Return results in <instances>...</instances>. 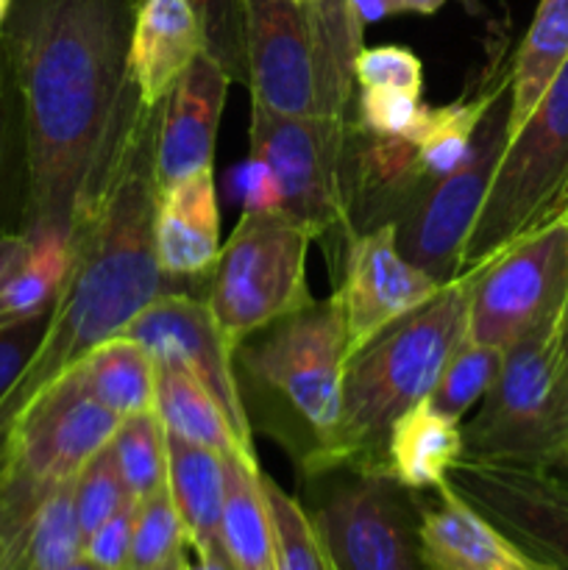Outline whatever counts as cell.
<instances>
[{
	"instance_id": "ffe728a7",
	"label": "cell",
	"mask_w": 568,
	"mask_h": 570,
	"mask_svg": "<svg viewBox=\"0 0 568 570\" xmlns=\"http://www.w3.org/2000/svg\"><path fill=\"white\" fill-rule=\"evenodd\" d=\"M154 234L159 267L173 282H187L212 271L223 248L212 167L161 189Z\"/></svg>"
},
{
	"instance_id": "e575fe53",
	"label": "cell",
	"mask_w": 568,
	"mask_h": 570,
	"mask_svg": "<svg viewBox=\"0 0 568 570\" xmlns=\"http://www.w3.org/2000/svg\"><path fill=\"white\" fill-rule=\"evenodd\" d=\"M432 106L421 100V95L401 92V89L368 87L356 98V120L360 131L379 134V137H401L421 142L429 126Z\"/></svg>"
},
{
	"instance_id": "74e56055",
	"label": "cell",
	"mask_w": 568,
	"mask_h": 570,
	"mask_svg": "<svg viewBox=\"0 0 568 570\" xmlns=\"http://www.w3.org/2000/svg\"><path fill=\"white\" fill-rule=\"evenodd\" d=\"M354 81L360 89L384 87L401 89V92L410 95H421L423 65L412 50L399 48V45L362 48L354 61Z\"/></svg>"
},
{
	"instance_id": "836d02e7",
	"label": "cell",
	"mask_w": 568,
	"mask_h": 570,
	"mask_svg": "<svg viewBox=\"0 0 568 570\" xmlns=\"http://www.w3.org/2000/svg\"><path fill=\"white\" fill-rule=\"evenodd\" d=\"M128 499H134V495L128 493L126 482H123L115 451H111V445H106L72 479V504H76L78 529H81L84 540L106 518L115 515Z\"/></svg>"
},
{
	"instance_id": "c3c4849f",
	"label": "cell",
	"mask_w": 568,
	"mask_h": 570,
	"mask_svg": "<svg viewBox=\"0 0 568 570\" xmlns=\"http://www.w3.org/2000/svg\"><path fill=\"white\" fill-rule=\"evenodd\" d=\"M401 3H404V11H412V14H434L440 6H445V0H401Z\"/></svg>"
},
{
	"instance_id": "9a60e30c",
	"label": "cell",
	"mask_w": 568,
	"mask_h": 570,
	"mask_svg": "<svg viewBox=\"0 0 568 570\" xmlns=\"http://www.w3.org/2000/svg\"><path fill=\"white\" fill-rule=\"evenodd\" d=\"M440 287L443 284L438 278L401 254L393 223L351 234L337 287L349 328V356L395 321L427 304Z\"/></svg>"
},
{
	"instance_id": "b9f144b4",
	"label": "cell",
	"mask_w": 568,
	"mask_h": 570,
	"mask_svg": "<svg viewBox=\"0 0 568 570\" xmlns=\"http://www.w3.org/2000/svg\"><path fill=\"white\" fill-rule=\"evenodd\" d=\"M568 440V351L562 356L560 373H557L555 393H551L549 412H546L543 423V460L557 449V445ZM540 460V465H543Z\"/></svg>"
},
{
	"instance_id": "30bf717a",
	"label": "cell",
	"mask_w": 568,
	"mask_h": 570,
	"mask_svg": "<svg viewBox=\"0 0 568 570\" xmlns=\"http://www.w3.org/2000/svg\"><path fill=\"white\" fill-rule=\"evenodd\" d=\"M310 515L337 570H427L418 549V495L388 473H351Z\"/></svg>"
},
{
	"instance_id": "cb8c5ba5",
	"label": "cell",
	"mask_w": 568,
	"mask_h": 570,
	"mask_svg": "<svg viewBox=\"0 0 568 570\" xmlns=\"http://www.w3.org/2000/svg\"><path fill=\"white\" fill-rule=\"evenodd\" d=\"M223 549L234 570H276L273 523L259 462L223 454Z\"/></svg>"
},
{
	"instance_id": "277c9868",
	"label": "cell",
	"mask_w": 568,
	"mask_h": 570,
	"mask_svg": "<svg viewBox=\"0 0 568 570\" xmlns=\"http://www.w3.org/2000/svg\"><path fill=\"white\" fill-rule=\"evenodd\" d=\"M259 334L245 340L234 351V360L251 382L282 401L295 432L304 438L295 465L306 479H317L343 410V373L349 362L343 301L337 293L326 301H312Z\"/></svg>"
},
{
	"instance_id": "d4e9b609",
	"label": "cell",
	"mask_w": 568,
	"mask_h": 570,
	"mask_svg": "<svg viewBox=\"0 0 568 570\" xmlns=\"http://www.w3.org/2000/svg\"><path fill=\"white\" fill-rule=\"evenodd\" d=\"M78 382L89 395L117 417H131L154 410L156 362L137 340L111 337L72 365Z\"/></svg>"
},
{
	"instance_id": "8fae6325",
	"label": "cell",
	"mask_w": 568,
	"mask_h": 570,
	"mask_svg": "<svg viewBox=\"0 0 568 570\" xmlns=\"http://www.w3.org/2000/svg\"><path fill=\"white\" fill-rule=\"evenodd\" d=\"M451 490L551 570H568V482L543 465L477 462L462 456Z\"/></svg>"
},
{
	"instance_id": "4316f807",
	"label": "cell",
	"mask_w": 568,
	"mask_h": 570,
	"mask_svg": "<svg viewBox=\"0 0 568 570\" xmlns=\"http://www.w3.org/2000/svg\"><path fill=\"white\" fill-rule=\"evenodd\" d=\"M154 412L159 415L161 426L173 438L187 443L204 445L217 454H243L259 462L243 449L239 438L234 434L232 423L221 412L206 387L195 382L184 367L156 365V401Z\"/></svg>"
},
{
	"instance_id": "484cf974",
	"label": "cell",
	"mask_w": 568,
	"mask_h": 570,
	"mask_svg": "<svg viewBox=\"0 0 568 570\" xmlns=\"http://www.w3.org/2000/svg\"><path fill=\"white\" fill-rule=\"evenodd\" d=\"M568 61V0H540L529 31L510 65V134L532 115L538 100Z\"/></svg>"
},
{
	"instance_id": "44dd1931",
	"label": "cell",
	"mask_w": 568,
	"mask_h": 570,
	"mask_svg": "<svg viewBox=\"0 0 568 570\" xmlns=\"http://www.w3.org/2000/svg\"><path fill=\"white\" fill-rule=\"evenodd\" d=\"M200 50L204 33L187 0H143L128 48L143 104L159 106Z\"/></svg>"
},
{
	"instance_id": "ba28073f",
	"label": "cell",
	"mask_w": 568,
	"mask_h": 570,
	"mask_svg": "<svg viewBox=\"0 0 568 570\" xmlns=\"http://www.w3.org/2000/svg\"><path fill=\"white\" fill-rule=\"evenodd\" d=\"M510 104L512 89L507 70L499 92L479 122L468 159L449 176L429 184L393 223L401 254L440 284L460 276L462 248L493 181L501 150L510 139Z\"/></svg>"
},
{
	"instance_id": "d590c367",
	"label": "cell",
	"mask_w": 568,
	"mask_h": 570,
	"mask_svg": "<svg viewBox=\"0 0 568 570\" xmlns=\"http://www.w3.org/2000/svg\"><path fill=\"white\" fill-rule=\"evenodd\" d=\"M204 33V50L228 72L232 81L248 83L243 0H187Z\"/></svg>"
},
{
	"instance_id": "52a82bcc",
	"label": "cell",
	"mask_w": 568,
	"mask_h": 570,
	"mask_svg": "<svg viewBox=\"0 0 568 570\" xmlns=\"http://www.w3.org/2000/svg\"><path fill=\"white\" fill-rule=\"evenodd\" d=\"M568 351V304L505 348L477 417L462 426L466 460L540 465L543 423Z\"/></svg>"
},
{
	"instance_id": "ac0fdd59",
	"label": "cell",
	"mask_w": 568,
	"mask_h": 570,
	"mask_svg": "<svg viewBox=\"0 0 568 570\" xmlns=\"http://www.w3.org/2000/svg\"><path fill=\"white\" fill-rule=\"evenodd\" d=\"M306 33L315 70V122L329 159L345 178L349 139L354 131L351 98H354V61L362 45V22L351 0H310L304 9ZM349 189V178H345Z\"/></svg>"
},
{
	"instance_id": "60d3db41",
	"label": "cell",
	"mask_w": 568,
	"mask_h": 570,
	"mask_svg": "<svg viewBox=\"0 0 568 570\" xmlns=\"http://www.w3.org/2000/svg\"><path fill=\"white\" fill-rule=\"evenodd\" d=\"M11 95L14 92V81H11L9 61H6L3 39H0V217H3L6 198H9V165H11ZM0 232H6L0 223Z\"/></svg>"
},
{
	"instance_id": "9c48e42d",
	"label": "cell",
	"mask_w": 568,
	"mask_h": 570,
	"mask_svg": "<svg viewBox=\"0 0 568 570\" xmlns=\"http://www.w3.org/2000/svg\"><path fill=\"white\" fill-rule=\"evenodd\" d=\"M471 276L466 337L507 348L568 304V215L512 243Z\"/></svg>"
},
{
	"instance_id": "7dc6e473",
	"label": "cell",
	"mask_w": 568,
	"mask_h": 570,
	"mask_svg": "<svg viewBox=\"0 0 568 570\" xmlns=\"http://www.w3.org/2000/svg\"><path fill=\"white\" fill-rule=\"evenodd\" d=\"M187 570H234L228 557H198L195 554V562L187 560Z\"/></svg>"
},
{
	"instance_id": "4fadbf2b",
	"label": "cell",
	"mask_w": 568,
	"mask_h": 570,
	"mask_svg": "<svg viewBox=\"0 0 568 570\" xmlns=\"http://www.w3.org/2000/svg\"><path fill=\"white\" fill-rule=\"evenodd\" d=\"M117 423L120 417L98 404L70 367L17 412L9 462L37 482L59 488L111 443Z\"/></svg>"
},
{
	"instance_id": "4dcf8cb0",
	"label": "cell",
	"mask_w": 568,
	"mask_h": 570,
	"mask_svg": "<svg viewBox=\"0 0 568 570\" xmlns=\"http://www.w3.org/2000/svg\"><path fill=\"white\" fill-rule=\"evenodd\" d=\"M262 488L271 507L276 570H337L312 523L310 510L301 507L298 499L284 493L265 471H262Z\"/></svg>"
},
{
	"instance_id": "f907efd6",
	"label": "cell",
	"mask_w": 568,
	"mask_h": 570,
	"mask_svg": "<svg viewBox=\"0 0 568 570\" xmlns=\"http://www.w3.org/2000/svg\"><path fill=\"white\" fill-rule=\"evenodd\" d=\"M65 570H104V568H98L92 560H87V557H78V560L72 562L70 568H65Z\"/></svg>"
},
{
	"instance_id": "f1b7e54d",
	"label": "cell",
	"mask_w": 568,
	"mask_h": 570,
	"mask_svg": "<svg viewBox=\"0 0 568 570\" xmlns=\"http://www.w3.org/2000/svg\"><path fill=\"white\" fill-rule=\"evenodd\" d=\"M78 557H84V534L72 504V479H67L39 507L20 549L6 560L3 570H65Z\"/></svg>"
},
{
	"instance_id": "d6a6232c",
	"label": "cell",
	"mask_w": 568,
	"mask_h": 570,
	"mask_svg": "<svg viewBox=\"0 0 568 570\" xmlns=\"http://www.w3.org/2000/svg\"><path fill=\"white\" fill-rule=\"evenodd\" d=\"M187 549L182 518L170 499V490L137 501V521H134L131 554L126 570H159L170 557Z\"/></svg>"
},
{
	"instance_id": "5bb4252c",
	"label": "cell",
	"mask_w": 568,
	"mask_h": 570,
	"mask_svg": "<svg viewBox=\"0 0 568 570\" xmlns=\"http://www.w3.org/2000/svg\"><path fill=\"white\" fill-rule=\"evenodd\" d=\"M251 156L265 161L282 189L284 212L315 239L343 228L351 237L345 178L323 148L315 117L278 115L251 100Z\"/></svg>"
},
{
	"instance_id": "5b68a950",
	"label": "cell",
	"mask_w": 568,
	"mask_h": 570,
	"mask_svg": "<svg viewBox=\"0 0 568 570\" xmlns=\"http://www.w3.org/2000/svg\"><path fill=\"white\" fill-rule=\"evenodd\" d=\"M562 215H568V61L507 139L462 248L460 276Z\"/></svg>"
},
{
	"instance_id": "ee69618b",
	"label": "cell",
	"mask_w": 568,
	"mask_h": 570,
	"mask_svg": "<svg viewBox=\"0 0 568 570\" xmlns=\"http://www.w3.org/2000/svg\"><path fill=\"white\" fill-rule=\"evenodd\" d=\"M351 6H354V14L362 22V28L371 26V22L388 20L393 14H404L401 0H351Z\"/></svg>"
},
{
	"instance_id": "83f0119b",
	"label": "cell",
	"mask_w": 568,
	"mask_h": 570,
	"mask_svg": "<svg viewBox=\"0 0 568 570\" xmlns=\"http://www.w3.org/2000/svg\"><path fill=\"white\" fill-rule=\"evenodd\" d=\"M70 265V234L53 228L28 234V254L0 284V326L53 309Z\"/></svg>"
},
{
	"instance_id": "8d00e7d4",
	"label": "cell",
	"mask_w": 568,
	"mask_h": 570,
	"mask_svg": "<svg viewBox=\"0 0 568 570\" xmlns=\"http://www.w3.org/2000/svg\"><path fill=\"white\" fill-rule=\"evenodd\" d=\"M56 309V306H53ZM53 309L0 326V404L14 393L50 332Z\"/></svg>"
},
{
	"instance_id": "7c38bea8",
	"label": "cell",
	"mask_w": 568,
	"mask_h": 570,
	"mask_svg": "<svg viewBox=\"0 0 568 570\" xmlns=\"http://www.w3.org/2000/svg\"><path fill=\"white\" fill-rule=\"evenodd\" d=\"M126 337L137 340L156 365H178L206 387L215 399L243 449L256 456L254 429L245 410L243 387L237 382L234 348L223 337L215 315L204 298L193 293H167L156 298L145 312H139L126 328Z\"/></svg>"
},
{
	"instance_id": "8992f818",
	"label": "cell",
	"mask_w": 568,
	"mask_h": 570,
	"mask_svg": "<svg viewBox=\"0 0 568 570\" xmlns=\"http://www.w3.org/2000/svg\"><path fill=\"white\" fill-rule=\"evenodd\" d=\"M312 243L287 215L243 212L212 265L204 298L234 351L315 301L306 284Z\"/></svg>"
},
{
	"instance_id": "d6986e66",
	"label": "cell",
	"mask_w": 568,
	"mask_h": 570,
	"mask_svg": "<svg viewBox=\"0 0 568 570\" xmlns=\"http://www.w3.org/2000/svg\"><path fill=\"white\" fill-rule=\"evenodd\" d=\"M418 549L427 570H551L445 482L429 501L418 499Z\"/></svg>"
},
{
	"instance_id": "7bdbcfd3",
	"label": "cell",
	"mask_w": 568,
	"mask_h": 570,
	"mask_svg": "<svg viewBox=\"0 0 568 570\" xmlns=\"http://www.w3.org/2000/svg\"><path fill=\"white\" fill-rule=\"evenodd\" d=\"M28 254V234L26 232H0V284L14 271Z\"/></svg>"
},
{
	"instance_id": "7a4b0ae2",
	"label": "cell",
	"mask_w": 568,
	"mask_h": 570,
	"mask_svg": "<svg viewBox=\"0 0 568 570\" xmlns=\"http://www.w3.org/2000/svg\"><path fill=\"white\" fill-rule=\"evenodd\" d=\"M159 106H145L98 209L72 234V265L50 332L14 393L17 412L92 348L120 337L156 298L176 293L156 256V134ZM176 284V282H173Z\"/></svg>"
},
{
	"instance_id": "7402d4cb",
	"label": "cell",
	"mask_w": 568,
	"mask_h": 570,
	"mask_svg": "<svg viewBox=\"0 0 568 570\" xmlns=\"http://www.w3.org/2000/svg\"><path fill=\"white\" fill-rule=\"evenodd\" d=\"M466 456L462 421H454L423 399L390 426L382 451V471L412 493H432Z\"/></svg>"
},
{
	"instance_id": "f6af8a7d",
	"label": "cell",
	"mask_w": 568,
	"mask_h": 570,
	"mask_svg": "<svg viewBox=\"0 0 568 570\" xmlns=\"http://www.w3.org/2000/svg\"><path fill=\"white\" fill-rule=\"evenodd\" d=\"M14 417H17V406L6 399L3 404H0V465H3L6 454H9L11 426H14Z\"/></svg>"
},
{
	"instance_id": "bcb514c9",
	"label": "cell",
	"mask_w": 568,
	"mask_h": 570,
	"mask_svg": "<svg viewBox=\"0 0 568 570\" xmlns=\"http://www.w3.org/2000/svg\"><path fill=\"white\" fill-rule=\"evenodd\" d=\"M543 468H546V471L555 473V476L566 479V482H568V440H562V443L557 445V449L551 451L549 456H546Z\"/></svg>"
},
{
	"instance_id": "1f68e13d",
	"label": "cell",
	"mask_w": 568,
	"mask_h": 570,
	"mask_svg": "<svg viewBox=\"0 0 568 570\" xmlns=\"http://www.w3.org/2000/svg\"><path fill=\"white\" fill-rule=\"evenodd\" d=\"M501 360H505V348L462 337L454 354L445 362L429 399L440 412H445L454 421H462L493 387Z\"/></svg>"
},
{
	"instance_id": "816d5d0a",
	"label": "cell",
	"mask_w": 568,
	"mask_h": 570,
	"mask_svg": "<svg viewBox=\"0 0 568 570\" xmlns=\"http://www.w3.org/2000/svg\"><path fill=\"white\" fill-rule=\"evenodd\" d=\"M9 9H11V0H0V28H3L6 17H9Z\"/></svg>"
},
{
	"instance_id": "2e32d148",
	"label": "cell",
	"mask_w": 568,
	"mask_h": 570,
	"mask_svg": "<svg viewBox=\"0 0 568 570\" xmlns=\"http://www.w3.org/2000/svg\"><path fill=\"white\" fill-rule=\"evenodd\" d=\"M251 100L271 111L315 117V70L306 17L293 0H243Z\"/></svg>"
},
{
	"instance_id": "f5cc1de1",
	"label": "cell",
	"mask_w": 568,
	"mask_h": 570,
	"mask_svg": "<svg viewBox=\"0 0 568 570\" xmlns=\"http://www.w3.org/2000/svg\"><path fill=\"white\" fill-rule=\"evenodd\" d=\"M3 566H6V549L3 543H0V570H3Z\"/></svg>"
},
{
	"instance_id": "ab89813d",
	"label": "cell",
	"mask_w": 568,
	"mask_h": 570,
	"mask_svg": "<svg viewBox=\"0 0 568 570\" xmlns=\"http://www.w3.org/2000/svg\"><path fill=\"white\" fill-rule=\"evenodd\" d=\"M232 189L243 200V212H256V215H282L284 212L282 189H278L276 176L256 156H248L245 165L234 167Z\"/></svg>"
},
{
	"instance_id": "6da1fadb",
	"label": "cell",
	"mask_w": 568,
	"mask_h": 570,
	"mask_svg": "<svg viewBox=\"0 0 568 570\" xmlns=\"http://www.w3.org/2000/svg\"><path fill=\"white\" fill-rule=\"evenodd\" d=\"M143 0H11L0 28L22 111L20 232L76 234L98 209L145 104L128 65Z\"/></svg>"
},
{
	"instance_id": "f35d334b",
	"label": "cell",
	"mask_w": 568,
	"mask_h": 570,
	"mask_svg": "<svg viewBox=\"0 0 568 570\" xmlns=\"http://www.w3.org/2000/svg\"><path fill=\"white\" fill-rule=\"evenodd\" d=\"M134 521H137V499H128L111 518H106L87 540L84 557L104 570H126L131 554Z\"/></svg>"
},
{
	"instance_id": "681fc988",
	"label": "cell",
	"mask_w": 568,
	"mask_h": 570,
	"mask_svg": "<svg viewBox=\"0 0 568 570\" xmlns=\"http://www.w3.org/2000/svg\"><path fill=\"white\" fill-rule=\"evenodd\" d=\"M159 570H187V549L178 551L176 557H170Z\"/></svg>"
},
{
	"instance_id": "e0dca14e",
	"label": "cell",
	"mask_w": 568,
	"mask_h": 570,
	"mask_svg": "<svg viewBox=\"0 0 568 570\" xmlns=\"http://www.w3.org/2000/svg\"><path fill=\"white\" fill-rule=\"evenodd\" d=\"M228 83H234L228 72L206 50H200L170 95L161 100L156 134L159 193L212 167Z\"/></svg>"
},
{
	"instance_id": "603a6c76",
	"label": "cell",
	"mask_w": 568,
	"mask_h": 570,
	"mask_svg": "<svg viewBox=\"0 0 568 570\" xmlns=\"http://www.w3.org/2000/svg\"><path fill=\"white\" fill-rule=\"evenodd\" d=\"M167 490L182 518L187 546L198 557H226L223 549V454L167 434Z\"/></svg>"
},
{
	"instance_id": "f546056e",
	"label": "cell",
	"mask_w": 568,
	"mask_h": 570,
	"mask_svg": "<svg viewBox=\"0 0 568 570\" xmlns=\"http://www.w3.org/2000/svg\"><path fill=\"white\" fill-rule=\"evenodd\" d=\"M109 445L134 499L143 501L167 488V432L154 410L123 417Z\"/></svg>"
},
{
	"instance_id": "3957f363",
	"label": "cell",
	"mask_w": 568,
	"mask_h": 570,
	"mask_svg": "<svg viewBox=\"0 0 568 570\" xmlns=\"http://www.w3.org/2000/svg\"><path fill=\"white\" fill-rule=\"evenodd\" d=\"M468 298L471 276L462 273L349 356L337 434L317 479L337 471H382L390 426L432 395L445 362L466 337Z\"/></svg>"
}]
</instances>
